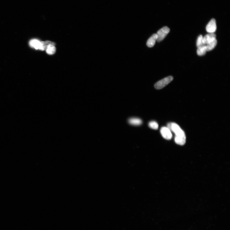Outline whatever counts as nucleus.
<instances>
[{"mask_svg":"<svg viewBox=\"0 0 230 230\" xmlns=\"http://www.w3.org/2000/svg\"><path fill=\"white\" fill-rule=\"evenodd\" d=\"M167 128L175 133V136L181 138L186 137L184 131L176 123H168L167 125Z\"/></svg>","mask_w":230,"mask_h":230,"instance_id":"obj_1","label":"nucleus"},{"mask_svg":"<svg viewBox=\"0 0 230 230\" xmlns=\"http://www.w3.org/2000/svg\"><path fill=\"white\" fill-rule=\"evenodd\" d=\"M173 80V77L171 76L165 77L156 83L154 85V87L157 90L162 89L170 83Z\"/></svg>","mask_w":230,"mask_h":230,"instance_id":"obj_2","label":"nucleus"},{"mask_svg":"<svg viewBox=\"0 0 230 230\" xmlns=\"http://www.w3.org/2000/svg\"><path fill=\"white\" fill-rule=\"evenodd\" d=\"M170 29L167 27L165 26L161 28L157 32L158 42L162 41L166 37L170 32Z\"/></svg>","mask_w":230,"mask_h":230,"instance_id":"obj_3","label":"nucleus"},{"mask_svg":"<svg viewBox=\"0 0 230 230\" xmlns=\"http://www.w3.org/2000/svg\"><path fill=\"white\" fill-rule=\"evenodd\" d=\"M216 29V20L215 19H212L207 24L206 27V31L209 33H214Z\"/></svg>","mask_w":230,"mask_h":230,"instance_id":"obj_4","label":"nucleus"},{"mask_svg":"<svg viewBox=\"0 0 230 230\" xmlns=\"http://www.w3.org/2000/svg\"><path fill=\"white\" fill-rule=\"evenodd\" d=\"M161 133L163 137L167 140H170L172 138L171 130L167 127H162L161 129Z\"/></svg>","mask_w":230,"mask_h":230,"instance_id":"obj_5","label":"nucleus"},{"mask_svg":"<svg viewBox=\"0 0 230 230\" xmlns=\"http://www.w3.org/2000/svg\"><path fill=\"white\" fill-rule=\"evenodd\" d=\"M216 35L215 33H209L205 35L203 38V43L207 45L216 39Z\"/></svg>","mask_w":230,"mask_h":230,"instance_id":"obj_6","label":"nucleus"},{"mask_svg":"<svg viewBox=\"0 0 230 230\" xmlns=\"http://www.w3.org/2000/svg\"><path fill=\"white\" fill-rule=\"evenodd\" d=\"M158 36L156 34H154L148 40L146 45L148 47L151 48L154 47L156 41H157Z\"/></svg>","mask_w":230,"mask_h":230,"instance_id":"obj_7","label":"nucleus"},{"mask_svg":"<svg viewBox=\"0 0 230 230\" xmlns=\"http://www.w3.org/2000/svg\"><path fill=\"white\" fill-rule=\"evenodd\" d=\"M41 41L38 39H33L30 41L29 44L32 48H35L36 50L39 49Z\"/></svg>","mask_w":230,"mask_h":230,"instance_id":"obj_8","label":"nucleus"},{"mask_svg":"<svg viewBox=\"0 0 230 230\" xmlns=\"http://www.w3.org/2000/svg\"><path fill=\"white\" fill-rule=\"evenodd\" d=\"M50 44L54 45L55 46L56 44L49 41L41 42L39 50L41 51L46 50L49 45Z\"/></svg>","mask_w":230,"mask_h":230,"instance_id":"obj_9","label":"nucleus"},{"mask_svg":"<svg viewBox=\"0 0 230 230\" xmlns=\"http://www.w3.org/2000/svg\"><path fill=\"white\" fill-rule=\"evenodd\" d=\"M128 122L130 124L135 126L140 125L142 123V121L140 119L136 118L130 119Z\"/></svg>","mask_w":230,"mask_h":230,"instance_id":"obj_10","label":"nucleus"},{"mask_svg":"<svg viewBox=\"0 0 230 230\" xmlns=\"http://www.w3.org/2000/svg\"><path fill=\"white\" fill-rule=\"evenodd\" d=\"M207 51L206 45L198 48L197 50V54L199 56H202L206 54Z\"/></svg>","mask_w":230,"mask_h":230,"instance_id":"obj_11","label":"nucleus"},{"mask_svg":"<svg viewBox=\"0 0 230 230\" xmlns=\"http://www.w3.org/2000/svg\"><path fill=\"white\" fill-rule=\"evenodd\" d=\"M175 143L177 144L183 146L186 143V137L181 138L175 136Z\"/></svg>","mask_w":230,"mask_h":230,"instance_id":"obj_12","label":"nucleus"},{"mask_svg":"<svg viewBox=\"0 0 230 230\" xmlns=\"http://www.w3.org/2000/svg\"><path fill=\"white\" fill-rule=\"evenodd\" d=\"M56 51V48L54 45H49L46 49V52L49 55H53L55 54Z\"/></svg>","mask_w":230,"mask_h":230,"instance_id":"obj_13","label":"nucleus"},{"mask_svg":"<svg viewBox=\"0 0 230 230\" xmlns=\"http://www.w3.org/2000/svg\"><path fill=\"white\" fill-rule=\"evenodd\" d=\"M217 43V41L216 39L211 42L207 44V51H210L213 50L216 46Z\"/></svg>","mask_w":230,"mask_h":230,"instance_id":"obj_14","label":"nucleus"},{"mask_svg":"<svg viewBox=\"0 0 230 230\" xmlns=\"http://www.w3.org/2000/svg\"><path fill=\"white\" fill-rule=\"evenodd\" d=\"M203 37L202 35H200L198 37V39H197L196 44L197 48H199L205 45L203 43Z\"/></svg>","mask_w":230,"mask_h":230,"instance_id":"obj_15","label":"nucleus"},{"mask_svg":"<svg viewBox=\"0 0 230 230\" xmlns=\"http://www.w3.org/2000/svg\"><path fill=\"white\" fill-rule=\"evenodd\" d=\"M148 125L150 128L155 130H157L159 127L158 123L155 121L150 122L149 123Z\"/></svg>","mask_w":230,"mask_h":230,"instance_id":"obj_16","label":"nucleus"}]
</instances>
